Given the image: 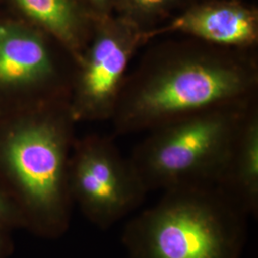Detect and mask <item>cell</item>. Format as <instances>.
<instances>
[{
	"label": "cell",
	"mask_w": 258,
	"mask_h": 258,
	"mask_svg": "<svg viewBox=\"0 0 258 258\" xmlns=\"http://www.w3.org/2000/svg\"><path fill=\"white\" fill-rule=\"evenodd\" d=\"M73 122L63 100L0 116V187L23 230L39 238H60L70 228Z\"/></svg>",
	"instance_id": "obj_1"
},
{
	"label": "cell",
	"mask_w": 258,
	"mask_h": 258,
	"mask_svg": "<svg viewBox=\"0 0 258 258\" xmlns=\"http://www.w3.org/2000/svg\"><path fill=\"white\" fill-rule=\"evenodd\" d=\"M255 83L254 67L247 61L214 51H181L150 66L121 96L115 108L117 127L123 133L154 129L230 106Z\"/></svg>",
	"instance_id": "obj_2"
},
{
	"label": "cell",
	"mask_w": 258,
	"mask_h": 258,
	"mask_svg": "<svg viewBox=\"0 0 258 258\" xmlns=\"http://www.w3.org/2000/svg\"><path fill=\"white\" fill-rule=\"evenodd\" d=\"M247 216L215 185L167 189L126 224L127 258H241Z\"/></svg>",
	"instance_id": "obj_3"
},
{
	"label": "cell",
	"mask_w": 258,
	"mask_h": 258,
	"mask_svg": "<svg viewBox=\"0 0 258 258\" xmlns=\"http://www.w3.org/2000/svg\"><path fill=\"white\" fill-rule=\"evenodd\" d=\"M242 122L231 105L172 120L153 129L129 161L148 192L216 186Z\"/></svg>",
	"instance_id": "obj_4"
},
{
	"label": "cell",
	"mask_w": 258,
	"mask_h": 258,
	"mask_svg": "<svg viewBox=\"0 0 258 258\" xmlns=\"http://www.w3.org/2000/svg\"><path fill=\"white\" fill-rule=\"evenodd\" d=\"M69 189L73 204L102 230L135 211L148 194L130 161L108 140L96 136L75 141Z\"/></svg>",
	"instance_id": "obj_5"
},
{
	"label": "cell",
	"mask_w": 258,
	"mask_h": 258,
	"mask_svg": "<svg viewBox=\"0 0 258 258\" xmlns=\"http://www.w3.org/2000/svg\"><path fill=\"white\" fill-rule=\"evenodd\" d=\"M52 42L12 11L0 12V116L62 100Z\"/></svg>",
	"instance_id": "obj_6"
},
{
	"label": "cell",
	"mask_w": 258,
	"mask_h": 258,
	"mask_svg": "<svg viewBox=\"0 0 258 258\" xmlns=\"http://www.w3.org/2000/svg\"><path fill=\"white\" fill-rule=\"evenodd\" d=\"M145 40L140 28L116 14L95 19L69 101L74 121L105 119L115 111L129 61Z\"/></svg>",
	"instance_id": "obj_7"
},
{
	"label": "cell",
	"mask_w": 258,
	"mask_h": 258,
	"mask_svg": "<svg viewBox=\"0 0 258 258\" xmlns=\"http://www.w3.org/2000/svg\"><path fill=\"white\" fill-rule=\"evenodd\" d=\"M182 34L222 47H249L258 40V12L239 0H197L166 21L144 33L146 39Z\"/></svg>",
	"instance_id": "obj_8"
},
{
	"label": "cell",
	"mask_w": 258,
	"mask_h": 258,
	"mask_svg": "<svg viewBox=\"0 0 258 258\" xmlns=\"http://www.w3.org/2000/svg\"><path fill=\"white\" fill-rule=\"evenodd\" d=\"M10 9L44 32L72 57L81 59L95 18L81 0H6Z\"/></svg>",
	"instance_id": "obj_9"
},
{
	"label": "cell",
	"mask_w": 258,
	"mask_h": 258,
	"mask_svg": "<svg viewBox=\"0 0 258 258\" xmlns=\"http://www.w3.org/2000/svg\"><path fill=\"white\" fill-rule=\"evenodd\" d=\"M216 186L247 216L257 215V117L243 120Z\"/></svg>",
	"instance_id": "obj_10"
},
{
	"label": "cell",
	"mask_w": 258,
	"mask_h": 258,
	"mask_svg": "<svg viewBox=\"0 0 258 258\" xmlns=\"http://www.w3.org/2000/svg\"><path fill=\"white\" fill-rule=\"evenodd\" d=\"M195 1L197 0H117L114 14L146 33Z\"/></svg>",
	"instance_id": "obj_11"
},
{
	"label": "cell",
	"mask_w": 258,
	"mask_h": 258,
	"mask_svg": "<svg viewBox=\"0 0 258 258\" xmlns=\"http://www.w3.org/2000/svg\"><path fill=\"white\" fill-rule=\"evenodd\" d=\"M19 229H23L19 212L0 187V230L12 232Z\"/></svg>",
	"instance_id": "obj_12"
},
{
	"label": "cell",
	"mask_w": 258,
	"mask_h": 258,
	"mask_svg": "<svg viewBox=\"0 0 258 258\" xmlns=\"http://www.w3.org/2000/svg\"><path fill=\"white\" fill-rule=\"evenodd\" d=\"M95 19L114 14L117 0H81Z\"/></svg>",
	"instance_id": "obj_13"
},
{
	"label": "cell",
	"mask_w": 258,
	"mask_h": 258,
	"mask_svg": "<svg viewBox=\"0 0 258 258\" xmlns=\"http://www.w3.org/2000/svg\"><path fill=\"white\" fill-rule=\"evenodd\" d=\"M11 231L0 230V258H9L14 251V241Z\"/></svg>",
	"instance_id": "obj_14"
}]
</instances>
